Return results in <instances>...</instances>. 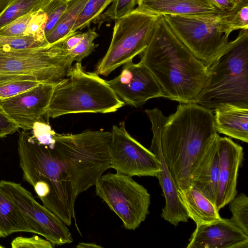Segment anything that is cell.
<instances>
[{
    "mask_svg": "<svg viewBox=\"0 0 248 248\" xmlns=\"http://www.w3.org/2000/svg\"><path fill=\"white\" fill-rule=\"evenodd\" d=\"M111 132L103 130L56 133L54 143L46 145L28 131L19 134L17 151L24 180L33 187L43 205L67 226L75 219L78 196L111 168Z\"/></svg>",
    "mask_w": 248,
    "mask_h": 248,
    "instance_id": "6da1fadb",
    "label": "cell"
},
{
    "mask_svg": "<svg viewBox=\"0 0 248 248\" xmlns=\"http://www.w3.org/2000/svg\"><path fill=\"white\" fill-rule=\"evenodd\" d=\"M145 112L157 124L162 153L178 190L186 188L193 172L219 136L213 111L189 103H179L168 117L157 108Z\"/></svg>",
    "mask_w": 248,
    "mask_h": 248,
    "instance_id": "7a4b0ae2",
    "label": "cell"
},
{
    "mask_svg": "<svg viewBox=\"0 0 248 248\" xmlns=\"http://www.w3.org/2000/svg\"><path fill=\"white\" fill-rule=\"evenodd\" d=\"M140 62L165 95L179 103H195L208 78V68L179 40L160 16Z\"/></svg>",
    "mask_w": 248,
    "mask_h": 248,
    "instance_id": "3957f363",
    "label": "cell"
},
{
    "mask_svg": "<svg viewBox=\"0 0 248 248\" xmlns=\"http://www.w3.org/2000/svg\"><path fill=\"white\" fill-rule=\"evenodd\" d=\"M195 103L212 111L225 106L248 108V30H241L208 68L206 83Z\"/></svg>",
    "mask_w": 248,
    "mask_h": 248,
    "instance_id": "277c9868",
    "label": "cell"
},
{
    "mask_svg": "<svg viewBox=\"0 0 248 248\" xmlns=\"http://www.w3.org/2000/svg\"><path fill=\"white\" fill-rule=\"evenodd\" d=\"M124 105L106 80L76 62L55 84L46 115L54 119L74 113H108Z\"/></svg>",
    "mask_w": 248,
    "mask_h": 248,
    "instance_id": "5b68a950",
    "label": "cell"
},
{
    "mask_svg": "<svg viewBox=\"0 0 248 248\" xmlns=\"http://www.w3.org/2000/svg\"><path fill=\"white\" fill-rule=\"evenodd\" d=\"M74 60L53 45L21 50H0V82L34 79L42 83H57L67 75Z\"/></svg>",
    "mask_w": 248,
    "mask_h": 248,
    "instance_id": "8992f818",
    "label": "cell"
},
{
    "mask_svg": "<svg viewBox=\"0 0 248 248\" xmlns=\"http://www.w3.org/2000/svg\"><path fill=\"white\" fill-rule=\"evenodd\" d=\"M160 16L136 8L115 20L111 43L106 54L97 63L95 72L108 76L141 54L148 45Z\"/></svg>",
    "mask_w": 248,
    "mask_h": 248,
    "instance_id": "52a82bcc",
    "label": "cell"
},
{
    "mask_svg": "<svg viewBox=\"0 0 248 248\" xmlns=\"http://www.w3.org/2000/svg\"><path fill=\"white\" fill-rule=\"evenodd\" d=\"M222 13L163 16L176 36L208 68L224 52L229 42V36L222 30Z\"/></svg>",
    "mask_w": 248,
    "mask_h": 248,
    "instance_id": "ba28073f",
    "label": "cell"
},
{
    "mask_svg": "<svg viewBox=\"0 0 248 248\" xmlns=\"http://www.w3.org/2000/svg\"><path fill=\"white\" fill-rule=\"evenodd\" d=\"M94 186L96 195L118 216L126 229L136 230L149 214L150 195L132 177L108 172L102 174Z\"/></svg>",
    "mask_w": 248,
    "mask_h": 248,
    "instance_id": "9c48e42d",
    "label": "cell"
},
{
    "mask_svg": "<svg viewBox=\"0 0 248 248\" xmlns=\"http://www.w3.org/2000/svg\"><path fill=\"white\" fill-rule=\"evenodd\" d=\"M0 186L7 196L23 215L33 233L38 234L54 246L73 241L69 229L55 214L41 205L21 184L1 180Z\"/></svg>",
    "mask_w": 248,
    "mask_h": 248,
    "instance_id": "30bf717a",
    "label": "cell"
},
{
    "mask_svg": "<svg viewBox=\"0 0 248 248\" xmlns=\"http://www.w3.org/2000/svg\"><path fill=\"white\" fill-rule=\"evenodd\" d=\"M109 145L110 168L131 177H157L160 171L157 157L128 133L124 122L114 125Z\"/></svg>",
    "mask_w": 248,
    "mask_h": 248,
    "instance_id": "8fae6325",
    "label": "cell"
},
{
    "mask_svg": "<svg viewBox=\"0 0 248 248\" xmlns=\"http://www.w3.org/2000/svg\"><path fill=\"white\" fill-rule=\"evenodd\" d=\"M106 81L122 100L134 107L151 99L165 97L154 76L140 62H126L117 77Z\"/></svg>",
    "mask_w": 248,
    "mask_h": 248,
    "instance_id": "7c38bea8",
    "label": "cell"
},
{
    "mask_svg": "<svg viewBox=\"0 0 248 248\" xmlns=\"http://www.w3.org/2000/svg\"><path fill=\"white\" fill-rule=\"evenodd\" d=\"M56 83H41L22 93L0 100V104L20 128L25 131L31 130L46 115Z\"/></svg>",
    "mask_w": 248,
    "mask_h": 248,
    "instance_id": "4fadbf2b",
    "label": "cell"
},
{
    "mask_svg": "<svg viewBox=\"0 0 248 248\" xmlns=\"http://www.w3.org/2000/svg\"><path fill=\"white\" fill-rule=\"evenodd\" d=\"M219 174L216 206L220 210L237 195L239 170L244 158L243 149L231 138L219 136Z\"/></svg>",
    "mask_w": 248,
    "mask_h": 248,
    "instance_id": "5bb4252c",
    "label": "cell"
},
{
    "mask_svg": "<svg viewBox=\"0 0 248 248\" xmlns=\"http://www.w3.org/2000/svg\"><path fill=\"white\" fill-rule=\"evenodd\" d=\"M187 248H248V235L231 219L196 225Z\"/></svg>",
    "mask_w": 248,
    "mask_h": 248,
    "instance_id": "9a60e30c",
    "label": "cell"
},
{
    "mask_svg": "<svg viewBox=\"0 0 248 248\" xmlns=\"http://www.w3.org/2000/svg\"><path fill=\"white\" fill-rule=\"evenodd\" d=\"M147 116L151 123L153 132L150 150L157 157L161 165V170L157 178L165 200L161 216L165 220L176 226L180 222H187L189 217L180 200L178 188L163 157L157 124L151 116Z\"/></svg>",
    "mask_w": 248,
    "mask_h": 248,
    "instance_id": "2e32d148",
    "label": "cell"
},
{
    "mask_svg": "<svg viewBox=\"0 0 248 248\" xmlns=\"http://www.w3.org/2000/svg\"><path fill=\"white\" fill-rule=\"evenodd\" d=\"M137 9L158 16H196L222 12L207 0H137Z\"/></svg>",
    "mask_w": 248,
    "mask_h": 248,
    "instance_id": "e0dca14e",
    "label": "cell"
},
{
    "mask_svg": "<svg viewBox=\"0 0 248 248\" xmlns=\"http://www.w3.org/2000/svg\"><path fill=\"white\" fill-rule=\"evenodd\" d=\"M217 140L193 172L190 181V185L202 192L215 205L219 174V155Z\"/></svg>",
    "mask_w": 248,
    "mask_h": 248,
    "instance_id": "ac0fdd59",
    "label": "cell"
},
{
    "mask_svg": "<svg viewBox=\"0 0 248 248\" xmlns=\"http://www.w3.org/2000/svg\"><path fill=\"white\" fill-rule=\"evenodd\" d=\"M214 111L217 132L230 138L248 142V108L225 106Z\"/></svg>",
    "mask_w": 248,
    "mask_h": 248,
    "instance_id": "d6986e66",
    "label": "cell"
},
{
    "mask_svg": "<svg viewBox=\"0 0 248 248\" xmlns=\"http://www.w3.org/2000/svg\"><path fill=\"white\" fill-rule=\"evenodd\" d=\"M178 192L188 217L196 225L209 223L221 217L215 204L193 186Z\"/></svg>",
    "mask_w": 248,
    "mask_h": 248,
    "instance_id": "ffe728a7",
    "label": "cell"
},
{
    "mask_svg": "<svg viewBox=\"0 0 248 248\" xmlns=\"http://www.w3.org/2000/svg\"><path fill=\"white\" fill-rule=\"evenodd\" d=\"M17 232L33 233L23 215L0 186V237Z\"/></svg>",
    "mask_w": 248,
    "mask_h": 248,
    "instance_id": "44dd1931",
    "label": "cell"
},
{
    "mask_svg": "<svg viewBox=\"0 0 248 248\" xmlns=\"http://www.w3.org/2000/svg\"><path fill=\"white\" fill-rule=\"evenodd\" d=\"M88 0H66L67 7L53 29L46 36L52 45L71 33L75 22Z\"/></svg>",
    "mask_w": 248,
    "mask_h": 248,
    "instance_id": "7402d4cb",
    "label": "cell"
},
{
    "mask_svg": "<svg viewBox=\"0 0 248 248\" xmlns=\"http://www.w3.org/2000/svg\"><path fill=\"white\" fill-rule=\"evenodd\" d=\"M50 0H12L0 12V29L12 20L43 8Z\"/></svg>",
    "mask_w": 248,
    "mask_h": 248,
    "instance_id": "603a6c76",
    "label": "cell"
},
{
    "mask_svg": "<svg viewBox=\"0 0 248 248\" xmlns=\"http://www.w3.org/2000/svg\"><path fill=\"white\" fill-rule=\"evenodd\" d=\"M221 25L223 32L229 36L232 31L248 29V0H238L231 11L221 14Z\"/></svg>",
    "mask_w": 248,
    "mask_h": 248,
    "instance_id": "cb8c5ba5",
    "label": "cell"
},
{
    "mask_svg": "<svg viewBox=\"0 0 248 248\" xmlns=\"http://www.w3.org/2000/svg\"><path fill=\"white\" fill-rule=\"evenodd\" d=\"M113 0H88L79 14L71 33L89 27Z\"/></svg>",
    "mask_w": 248,
    "mask_h": 248,
    "instance_id": "d4e9b609",
    "label": "cell"
},
{
    "mask_svg": "<svg viewBox=\"0 0 248 248\" xmlns=\"http://www.w3.org/2000/svg\"><path fill=\"white\" fill-rule=\"evenodd\" d=\"M47 42L40 41L34 37L24 35L18 36L0 35V50L5 51L21 50L48 46Z\"/></svg>",
    "mask_w": 248,
    "mask_h": 248,
    "instance_id": "484cf974",
    "label": "cell"
},
{
    "mask_svg": "<svg viewBox=\"0 0 248 248\" xmlns=\"http://www.w3.org/2000/svg\"><path fill=\"white\" fill-rule=\"evenodd\" d=\"M232 216L231 220L248 235V197L241 193L236 195L229 202Z\"/></svg>",
    "mask_w": 248,
    "mask_h": 248,
    "instance_id": "4316f807",
    "label": "cell"
},
{
    "mask_svg": "<svg viewBox=\"0 0 248 248\" xmlns=\"http://www.w3.org/2000/svg\"><path fill=\"white\" fill-rule=\"evenodd\" d=\"M137 0H113L106 12L101 14L93 23L99 26L104 22L120 18L132 12Z\"/></svg>",
    "mask_w": 248,
    "mask_h": 248,
    "instance_id": "83f0119b",
    "label": "cell"
},
{
    "mask_svg": "<svg viewBox=\"0 0 248 248\" xmlns=\"http://www.w3.org/2000/svg\"><path fill=\"white\" fill-rule=\"evenodd\" d=\"M42 82L34 79H14L0 82V100L9 98L30 89Z\"/></svg>",
    "mask_w": 248,
    "mask_h": 248,
    "instance_id": "f1b7e54d",
    "label": "cell"
},
{
    "mask_svg": "<svg viewBox=\"0 0 248 248\" xmlns=\"http://www.w3.org/2000/svg\"><path fill=\"white\" fill-rule=\"evenodd\" d=\"M94 29L89 28L84 32L80 41L68 53L73 58L74 62H81L82 60L91 54L98 46L93 43L94 40L98 36Z\"/></svg>",
    "mask_w": 248,
    "mask_h": 248,
    "instance_id": "f546056e",
    "label": "cell"
},
{
    "mask_svg": "<svg viewBox=\"0 0 248 248\" xmlns=\"http://www.w3.org/2000/svg\"><path fill=\"white\" fill-rule=\"evenodd\" d=\"M66 0H50L41 9L47 16L45 36L53 29L67 7Z\"/></svg>",
    "mask_w": 248,
    "mask_h": 248,
    "instance_id": "4dcf8cb0",
    "label": "cell"
},
{
    "mask_svg": "<svg viewBox=\"0 0 248 248\" xmlns=\"http://www.w3.org/2000/svg\"><path fill=\"white\" fill-rule=\"evenodd\" d=\"M46 21L47 16L42 9L33 13L24 35L31 36L40 41L47 42L44 32Z\"/></svg>",
    "mask_w": 248,
    "mask_h": 248,
    "instance_id": "1f68e13d",
    "label": "cell"
},
{
    "mask_svg": "<svg viewBox=\"0 0 248 248\" xmlns=\"http://www.w3.org/2000/svg\"><path fill=\"white\" fill-rule=\"evenodd\" d=\"M34 12H30L10 22L0 29V35L18 36L24 33L31 17Z\"/></svg>",
    "mask_w": 248,
    "mask_h": 248,
    "instance_id": "d6a6232c",
    "label": "cell"
},
{
    "mask_svg": "<svg viewBox=\"0 0 248 248\" xmlns=\"http://www.w3.org/2000/svg\"><path fill=\"white\" fill-rule=\"evenodd\" d=\"M54 246L47 240L37 235L30 237L18 236L11 242L12 248H53Z\"/></svg>",
    "mask_w": 248,
    "mask_h": 248,
    "instance_id": "836d02e7",
    "label": "cell"
},
{
    "mask_svg": "<svg viewBox=\"0 0 248 248\" xmlns=\"http://www.w3.org/2000/svg\"><path fill=\"white\" fill-rule=\"evenodd\" d=\"M31 130L32 136L40 143L46 145L54 143V135L56 133L43 120L36 122Z\"/></svg>",
    "mask_w": 248,
    "mask_h": 248,
    "instance_id": "e575fe53",
    "label": "cell"
},
{
    "mask_svg": "<svg viewBox=\"0 0 248 248\" xmlns=\"http://www.w3.org/2000/svg\"><path fill=\"white\" fill-rule=\"evenodd\" d=\"M19 126L6 113L0 104V138L17 131Z\"/></svg>",
    "mask_w": 248,
    "mask_h": 248,
    "instance_id": "d590c367",
    "label": "cell"
},
{
    "mask_svg": "<svg viewBox=\"0 0 248 248\" xmlns=\"http://www.w3.org/2000/svg\"><path fill=\"white\" fill-rule=\"evenodd\" d=\"M83 34L84 32L77 31L69 34L53 45L57 48L68 52L80 41Z\"/></svg>",
    "mask_w": 248,
    "mask_h": 248,
    "instance_id": "8d00e7d4",
    "label": "cell"
},
{
    "mask_svg": "<svg viewBox=\"0 0 248 248\" xmlns=\"http://www.w3.org/2000/svg\"><path fill=\"white\" fill-rule=\"evenodd\" d=\"M214 7L222 12L232 11L236 5L238 0H207Z\"/></svg>",
    "mask_w": 248,
    "mask_h": 248,
    "instance_id": "74e56055",
    "label": "cell"
},
{
    "mask_svg": "<svg viewBox=\"0 0 248 248\" xmlns=\"http://www.w3.org/2000/svg\"><path fill=\"white\" fill-rule=\"evenodd\" d=\"M77 248H102V247L98 245H96L94 243H79L77 246Z\"/></svg>",
    "mask_w": 248,
    "mask_h": 248,
    "instance_id": "f35d334b",
    "label": "cell"
},
{
    "mask_svg": "<svg viewBox=\"0 0 248 248\" xmlns=\"http://www.w3.org/2000/svg\"><path fill=\"white\" fill-rule=\"evenodd\" d=\"M12 0H2L0 2V12L5 9Z\"/></svg>",
    "mask_w": 248,
    "mask_h": 248,
    "instance_id": "ab89813d",
    "label": "cell"
},
{
    "mask_svg": "<svg viewBox=\"0 0 248 248\" xmlns=\"http://www.w3.org/2000/svg\"><path fill=\"white\" fill-rule=\"evenodd\" d=\"M4 248V247L0 245V248Z\"/></svg>",
    "mask_w": 248,
    "mask_h": 248,
    "instance_id": "60d3db41",
    "label": "cell"
},
{
    "mask_svg": "<svg viewBox=\"0 0 248 248\" xmlns=\"http://www.w3.org/2000/svg\"><path fill=\"white\" fill-rule=\"evenodd\" d=\"M2 0H0V2Z\"/></svg>",
    "mask_w": 248,
    "mask_h": 248,
    "instance_id": "b9f144b4",
    "label": "cell"
}]
</instances>
